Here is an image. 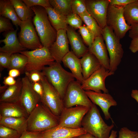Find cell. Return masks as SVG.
I'll return each mask as SVG.
<instances>
[{"mask_svg":"<svg viewBox=\"0 0 138 138\" xmlns=\"http://www.w3.org/2000/svg\"><path fill=\"white\" fill-rule=\"evenodd\" d=\"M19 138H42L41 132H32L27 130L24 132Z\"/></svg>","mask_w":138,"mask_h":138,"instance_id":"42","label":"cell"},{"mask_svg":"<svg viewBox=\"0 0 138 138\" xmlns=\"http://www.w3.org/2000/svg\"><path fill=\"white\" fill-rule=\"evenodd\" d=\"M12 54L7 52H0V64L1 67L8 69L11 56Z\"/></svg>","mask_w":138,"mask_h":138,"instance_id":"41","label":"cell"},{"mask_svg":"<svg viewBox=\"0 0 138 138\" xmlns=\"http://www.w3.org/2000/svg\"><path fill=\"white\" fill-rule=\"evenodd\" d=\"M71 6L72 13L79 15L88 12L85 0H72Z\"/></svg>","mask_w":138,"mask_h":138,"instance_id":"34","label":"cell"},{"mask_svg":"<svg viewBox=\"0 0 138 138\" xmlns=\"http://www.w3.org/2000/svg\"><path fill=\"white\" fill-rule=\"evenodd\" d=\"M62 62L65 67L70 69L76 80L81 84L84 79L82 74L80 59L72 51H70L63 57Z\"/></svg>","mask_w":138,"mask_h":138,"instance_id":"21","label":"cell"},{"mask_svg":"<svg viewBox=\"0 0 138 138\" xmlns=\"http://www.w3.org/2000/svg\"><path fill=\"white\" fill-rule=\"evenodd\" d=\"M124 7L109 4L107 16V25L120 39L123 38L131 28L126 23L123 15Z\"/></svg>","mask_w":138,"mask_h":138,"instance_id":"8","label":"cell"},{"mask_svg":"<svg viewBox=\"0 0 138 138\" xmlns=\"http://www.w3.org/2000/svg\"><path fill=\"white\" fill-rule=\"evenodd\" d=\"M45 8L51 24L56 31L61 29L66 30L68 26L66 16L57 12L52 7Z\"/></svg>","mask_w":138,"mask_h":138,"instance_id":"27","label":"cell"},{"mask_svg":"<svg viewBox=\"0 0 138 138\" xmlns=\"http://www.w3.org/2000/svg\"><path fill=\"white\" fill-rule=\"evenodd\" d=\"M23 2L29 8L39 6L44 8L51 7L49 0H22Z\"/></svg>","mask_w":138,"mask_h":138,"instance_id":"37","label":"cell"},{"mask_svg":"<svg viewBox=\"0 0 138 138\" xmlns=\"http://www.w3.org/2000/svg\"><path fill=\"white\" fill-rule=\"evenodd\" d=\"M85 91L92 102L101 108L105 119L107 120L112 119L109 109L111 107L117 105V102L112 96L108 93H99L91 90Z\"/></svg>","mask_w":138,"mask_h":138,"instance_id":"15","label":"cell"},{"mask_svg":"<svg viewBox=\"0 0 138 138\" xmlns=\"http://www.w3.org/2000/svg\"><path fill=\"white\" fill-rule=\"evenodd\" d=\"M131 97L138 103V90L133 89L131 91Z\"/></svg>","mask_w":138,"mask_h":138,"instance_id":"49","label":"cell"},{"mask_svg":"<svg viewBox=\"0 0 138 138\" xmlns=\"http://www.w3.org/2000/svg\"><path fill=\"white\" fill-rule=\"evenodd\" d=\"M42 71L48 81L63 100L68 86L75 80L73 74L65 70L61 63L55 61L48 66L45 67Z\"/></svg>","mask_w":138,"mask_h":138,"instance_id":"4","label":"cell"},{"mask_svg":"<svg viewBox=\"0 0 138 138\" xmlns=\"http://www.w3.org/2000/svg\"><path fill=\"white\" fill-rule=\"evenodd\" d=\"M41 132L42 138H72L87 133L82 127L73 128L58 125Z\"/></svg>","mask_w":138,"mask_h":138,"instance_id":"17","label":"cell"},{"mask_svg":"<svg viewBox=\"0 0 138 138\" xmlns=\"http://www.w3.org/2000/svg\"><path fill=\"white\" fill-rule=\"evenodd\" d=\"M102 36L109 56V70L114 73L121 62L124 53L120 39L107 25L102 29Z\"/></svg>","mask_w":138,"mask_h":138,"instance_id":"5","label":"cell"},{"mask_svg":"<svg viewBox=\"0 0 138 138\" xmlns=\"http://www.w3.org/2000/svg\"><path fill=\"white\" fill-rule=\"evenodd\" d=\"M123 15L128 25L138 24V0L124 7Z\"/></svg>","mask_w":138,"mask_h":138,"instance_id":"28","label":"cell"},{"mask_svg":"<svg viewBox=\"0 0 138 138\" xmlns=\"http://www.w3.org/2000/svg\"><path fill=\"white\" fill-rule=\"evenodd\" d=\"M40 82L43 88L40 100L54 115L59 117L64 108L63 99L44 75Z\"/></svg>","mask_w":138,"mask_h":138,"instance_id":"7","label":"cell"},{"mask_svg":"<svg viewBox=\"0 0 138 138\" xmlns=\"http://www.w3.org/2000/svg\"><path fill=\"white\" fill-rule=\"evenodd\" d=\"M67 24L74 29H79L82 26L83 20L78 15L73 13L66 16Z\"/></svg>","mask_w":138,"mask_h":138,"instance_id":"35","label":"cell"},{"mask_svg":"<svg viewBox=\"0 0 138 138\" xmlns=\"http://www.w3.org/2000/svg\"><path fill=\"white\" fill-rule=\"evenodd\" d=\"M31 8L35 14L33 22L40 42L49 49L56 40L57 31L51 24L45 8L36 6Z\"/></svg>","mask_w":138,"mask_h":138,"instance_id":"2","label":"cell"},{"mask_svg":"<svg viewBox=\"0 0 138 138\" xmlns=\"http://www.w3.org/2000/svg\"><path fill=\"white\" fill-rule=\"evenodd\" d=\"M77 137H73V138H77Z\"/></svg>","mask_w":138,"mask_h":138,"instance_id":"53","label":"cell"},{"mask_svg":"<svg viewBox=\"0 0 138 138\" xmlns=\"http://www.w3.org/2000/svg\"><path fill=\"white\" fill-rule=\"evenodd\" d=\"M15 30L10 20L0 16V32H8Z\"/></svg>","mask_w":138,"mask_h":138,"instance_id":"38","label":"cell"},{"mask_svg":"<svg viewBox=\"0 0 138 138\" xmlns=\"http://www.w3.org/2000/svg\"><path fill=\"white\" fill-rule=\"evenodd\" d=\"M118 138H138V132L131 131L126 127L121 128Z\"/></svg>","mask_w":138,"mask_h":138,"instance_id":"40","label":"cell"},{"mask_svg":"<svg viewBox=\"0 0 138 138\" xmlns=\"http://www.w3.org/2000/svg\"><path fill=\"white\" fill-rule=\"evenodd\" d=\"M22 87L20 103L28 115L38 103L40 98L33 89L32 84L25 76L22 79Z\"/></svg>","mask_w":138,"mask_h":138,"instance_id":"14","label":"cell"},{"mask_svg":"<svg viewBox=\"0 0 138 138\" xmlns=\"http://www.w3.org/2000/svg\"><path fill=\"white\" fill-rule=\"evenodd\" d=\"M19 34V41L24 48L33 50L43 46L39 40L32 22L31 18L21 21Z\"/></svg>","mask_w":138,"mask_h":138,"instance_id":"11","label":"cell"},{"mask_svg":"<svg viewBox=\"0 0 138 138\" xmlns=\"http://www.w3.org/2000/svg\"><path fill=\"white\" fill-rule=\"evenodd\" d=\"M32 84L33 89L39 96L40 98L43 94V88L40 82L34 83Z\"/></svg>","mask_w":138,"mask_h":138,"instance_id":"44","label":"cell"},{"mask_svg":"<svg viewBox=\"0 0 138 138\" xmlns=\"http://www.w3.org/2000/svg\"><path fill=\"white\" fill-rule=\"evenodd\" d=\"M117 132L114 130H112L109 137L108 138H116L117 135Z\"/></svg>","mask_w":138,"mask_h":138,"instance_id":"51","label":"cell"},{"mask_svg":"<svg viewBox=\"0 0 138 138\" xmlns=\"http://www.w3.org/2000/svg\"><path fill=\"white\" fill-rule=\"evenodd\" d=\"M88 13L102 29L107 25L109 0H85Z\"/></svg>","mask_w":138,"mask_h":138,"instance_id":"13","label":"cell"},{"mask_svg":"<svg viewBox=\"0 0 138 138\" xmlns=\"http://www.w3.org/2000/svg\"><path fill=\"white\" fill-rule=\"evenodd\" d=\"M88 49L89 51L98 60L101 66L109 70V58L108 56L107 50L102 36L95 37L91 46Z\"/></svg>","mask_w":138,"mask_h":138,"instance_id":"18","label":"cell"},{"mask_svg":"<svg viewBox=\"0 0 138 138\" xmlns=\"http://www.w3.org/2000/svg\"><path fill=\"white\" fill-rule=\"evenodd\" d=\"M89 108L81 106L64 107L59 117L58 125L73 128L82 127L83 119Z\"/></svg>","mask_w":138,"mask_h":138,"instance_id":"10","label":"cell"},{"mask_svg":"<svg viewBox=\"0 0 138 138\" xmlns=\"http://www.w3.org/2000/svg\"><path fill=\"white\" fill-rule=\"evenodd\" d=\"M0 16L11 20L17 28L20 26L21 21L18 17L10 0H0Z\"/></svg>","mask_w":138,"mask_h":138,"instance_id":"25","label":"cell"},{"mask_svg":"<svg viewBox=\"0 0 138 138\" xmlns=\"http://www.w3.org/2000/svg\"><path fill=\"white\" fill-rule=\"evenodd\" d=\"M129 49L132 52L134 53L138 51V37L132 39Z\"/></svg>","mask_w":138,"mask_h":138,"instance_id":"45","label":"cell"},{"mask_svg":"<svg viewBox=\"0 0 138 138\" xmlns=\"http://www.w3.org/2000/svg\"><path fill=\"white\" fill-rule=\"evenodd\" d=\"M19 18L21 21H25L31 18L33 13L29 8L21 0H10Z\"/></svg>","mask_w":138,"mask_h":138,"instance_id":"29","label":"cell"},{"mask_svg":"<svg viewBox=\"0 0 138 138\" xmlns=\"http://www.w3.org/2000/svg\"><path fill=\"white\" fill-rule=\"evenodd\" d=\"M59 117L46 106L38 104L27 118V130L42 132L58 125Z\"/></svg>","mask_w":138,"mask_h":138,"instance_id":"1","label":"cell"},{"mask_svg":"<svg viewBox=\"0 0 138 138\" xmlns=\"http://www.w3.org/2000/svg\"><path fill=\"white\" fill-rule=\"evenodd\" d=\"M77 138H96L90 134L87 133L78 137Z\"/></svg>","mask_w":138,"mask_h":138,"instance_id":"50","label":"cell"},{"mask_svg":"<svg viewBox=\"0 0 138 138\" xmlns=\"http://www.w3.org/2000/svg\"><path fill=\"white\" fill-rule=\"evenodd\" d=\"M27 118L0 116V125L15 130L21 134L27 130Z\"/></svg>","mask_w":138,"mask_h":138,"instance_id":"26","label":"cell"},{"mask_svg":"<svg viewBox=\"0 0 138 138\" xmlns=\"http://www.w3.org/2000/svg\"><path fill=\"white\" fill-rule=\"evenodd\" d=\"M131 29L129 31V37L132 39L138 37V24L131 25Z\"/></svg>","mask_w":138,"mask_h":138,"instance_id":"46","label":"cell"},{"mask_svg":"<svg viewBox=\"0 0 138 138\" xmlns=\"http://www.w3.org/2000/svg\"><path fill=\"white\" fill-rule=\"evenodd\" d=\"M66 32L72 52L78 58L82 57L89 51L88 48L84 44L80 36L70 26H68Z\"/></svg>","mask_w":138,"mask_h":138,"instance_id":"19","label":"cell"},{"mask_svg":"<svg viewBox=\"0 0 138 138\" xmlns=\"http://www.w3.org/2000/svg\"><path fill=\"white\" fill-rule=\"evenodd\" d=\"M25 73L26 76L33 83L40 82L44 75L42 72L36 70L25 71Z\"/></svg>","mask_w":138,"mask_h":138,"instance_id":"39","label":"cell"},{"mask_svg":"<svg viewBox=\"0 0 138 138\" xmlns=\"http://www.w3.org/2000/svg\"><path fill=\"white\" fill-rule=\"evenodd\" d=\"M63 101L66 108L81 106L90 108L93 104L82 87L81 84L75 80L68 86Z\"/></svg>","mask_w":138,"mask_h":138,"instance_id":"9","label":"cell"},{"mask_svg":"<svg viewBox=\"0 0 138 138\" xmlns=\"http://www.w3.org/2000/svg\"><path fill=\"white\" fill-rule=\"evenodd\" d=\"M80 59L84 80L87 79L102 67L98 59L89 51Z\"/></svg>","mask_w":138,"mask_h":138,"instance_id":"22","label":"cell"},{"mask_svg":"<svg viewBox=\"0 0 138 138\" xmlns=\"http://www.w3.org/2000/svg\"><path fill=\"white\" fill-rule=\"evenodd\" d=\"M79 29L84 41L88 46V48L90 47L95 38L94 35L86 26H82Z\"/></svg>","mask_w":138,"mask_h":138,"instance_id":"33","label":"cell"},{"mask_svg":"<svg viewBox=\"0 0 138 138\" xmlns=\"http://www.w3.org/2000/svg\"><path fill=\"white\" fill-rule=\"evenodd\" d=\"M16 82V80H15L14 78L9 76L5 77L3 78V84L4 85L8 86L13 85Z\"/></svg>","mask_w":138,"mask_h":138,"instance_id":"47","label":"cell"},{"mask_svg":"<svg viewBox=\"0 0 138 138\" xmlns=\"http://www.w3.org/2000/svg\"><path fill=\"white\" fill-rule=\"evenodd\" d=\"M20 53L27 58L25 69V71H42L46 66H49L55 61L49 49L44 46L33 50L24 51Z\"/></svg>","mask_w":138,"mask_h":138,"instance_id":"6","label":"cell"},{"mask_svg":"<svg viewBox=\"0 0 138 138\" xmlns=\"http://www.w3.org/2000/svg\"><path fill=\"white\" fill-rule=\"evenodd\" d=\"M66 30L61 29L57 31L56 40L49 50L55 62L61 63L64 56L70 51Z\"/></svg>","mask_w":138,"mask_h":138,"instance_id":"16","label":"cell"},{"mask_svg":"<svg viewBox=\"0 0 138 138\" xmlns=\"http://www.w3.org/2000/svg\"><path fill=\"white\" fill-rule=\"evenodd\" d=\"M22 87V79L19 78L15 84L9 86L2 94L0 102L20 103Z\"/></svg>","mask_w":138,"mask_h":138,"instance_id":"24","label":"cell"},{"mask_svg":"<svg viewBox=\"0 0 138 138\" xmlns=\"http://www.w3.org/2000/svg\"><path fill=\"white\" fill-rule=\"evenodd\" d=\"M9 86L4 85L3 86H0V93L3 94L7 89Z\"/></svg>","mask_w":138,"mask_h":138,"instance_id":"52","label":"cell"},{"mask_svg":"<svg viewBox=\"0 0 138 138\" xmlns=\"http://www.w3.org/2000/svg\"><path fill=\"white\" fill-rule=\"evenodd\" d=\"M27 62V57L24 55L19 53L13 54L11 56L8 69H16L20 71L25 69Z\"/></svg>","mask_w":138,"mask_h":138,"instance_id":"32","label":"cell"},{"mask_svg":"<svg viewBox=\"0 0 138 138\" xmlns=\"http://www.w3.org/2000/svg\"><path fill=\"white\" fill-rule=\"evenodd\" d=\"M21 135L15 130L0 125V138H19Z\"/></svg>","mask_w":138,"mask_h":138,"instance_id":"36","label":"cell"},{"mask_svg":"<svg viewBox=\"0 0 138 138\" xmlns=\"http://www.w3.org/2000/svg\"><path fill=\"white\" fill-rule=\"evenodd\" d=\"M19 70L15 69H10L9 71V76L13 78L17 77L20 75V72Z\"/></svg>","mask_w":138,"mask_h":138,"instance_id":"48","label":"cell"},{"mask_svg":"<svg viewBox=\"0 0 138 138\" xmlns=\"http://www.w3.org/2000/svg\"><path fill=\"white\" fill-rule=\"evenodd\" d=\"M51 7L60 13L66 16L72 13V0H49Z\"/></svg>","mask_w":138,"mask_h":138,"instance_id":"31","label":"cell"},{"mask_svg":"<svg viewBox=\"0 0 138 138\" xmlns=\"http://www.w3.org/2000/svg\"><path fill=\"white\" fill-rule=\"evenodd\" d=\"M81 125L87 133L96 138H108L114 126L113 123L109 125L105 122L94 103L84 117Z\"/></svg>","mask_w":138,"mask_h":138,"instance_id":"3","label":"cell"},{"mask_svg":"<svg viewBox=\"0 0 138 138\" xmlns=\"http://www.w3.org/2000/svg\"><path fill=\"white\" fill-rule=\"evenodd\" d=\"M0 112L4 117L27 118L29 116L20 103L0 102Z\"/></svg>","mask_w":138,"mask_h":138,"instance_id":"23","label":"cell"},{"mask_svg":"<svg viewBox=\"0 0 138 138\" xmlns=\"http://www.w3.org/2000/svg\"><path fill=\"white\" fill-rule=\"evenodd\" d=\"M17 28L16 30L7 32L5 36V38L0 40L1 43L3 42L5 44L0 47V52L13 54L20 53L26 49L21 44L17 38Z\"/></svg>","mask_w":138,"mask_h":138,"instance_id":"20","label":"cell"},{"mask_svg":"<svg viewBox=\"0 0 138 138\" xmlns=\"http://www.w3.org/2000/svg\"><path fill=\"white\" fill-rule=\"evenodd\" d=\"M114 72L105 68L101 67L92 74L87 79L84 80L81 84L82 88L85 90H91L100 93H108V90L105 85V80L108 77L113 75Z\"/></svg>","mask_w":138,"mask_h":138,"instance_id":"12","label":"cell"},{"mask_svg":"<svg viewBox=\"0 0 138 138\" xmlns=\"http://www.w3.org/2000/svg\"><path fill=\"white\" fill-rule=\"evenodd\" d=\"M137 0H109V4L118 6L124 7Z\"/></svg>","mask_w":138,"mask_h":138,"instance_id":"43","label":"cell"},{"mask_svg":"<svg viewBox=\"0 0 138 138\" xmlns=\"http://www.w3.org/2000/svg\"><path fill=\"white\" fill-rule=\"evenodd\" d=\"M79 16L85 24L87 27L93 33L95 37L102 36V29L88 12Z\"/></svg>","mask_w":138,"mask_h":138,"instance_id":"30","label":"cell"}]
</instances>
